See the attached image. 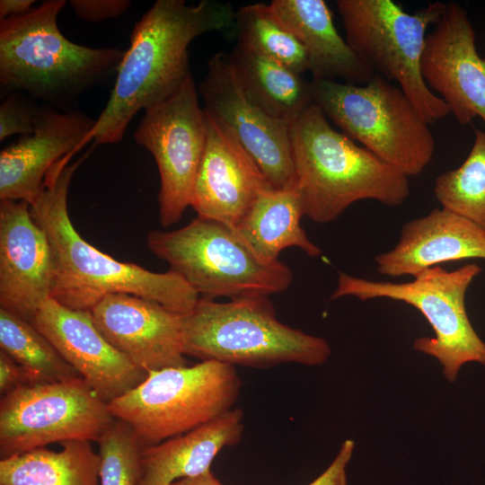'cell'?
Listing matches in <instances>:
<instances>
[{"label":"cell","instance_id":"e575fe53","mask_svg":"<svg viewBox=\"0 0 485 485\" xmlns=\"http://www.w3.org/2000/svg\"><path fill=\"white\" fill-rule=\"evenodd\" d=\"M170 485H223L213 474L211 470L196 476L182 478Z\"/></svg>","mask_w":485,"mask_h":485},{"label":"cell","instance_id":"836d02e7","mask_svg":"<svg viewBox=\"0 0 485 485\" xmlns=\"http://www.w3.org/2000/svg\"><path fill=\"white\" fill-rule=\"evenodd\" d=\"M35 3L34 0H1L0 18L21 16L28 13Z\"/></svg>","mask_w":485,"mask_h":485},{"label":"cell","instance_id":"3957f363","mask_svg":"<svg viewBox=\"0 0 485 485\" xmlns=\"http://www.w3.org/2000/svg\"><path fill=\"white\" fill-rule=\"evenodd\" d=\"M290 143L304 216L313 222H332L359 200L395 207L410 196L408 176L335 130L314 103L290 126Z\"/></svg>","mask_w":485,"mask_h":485},{"label":"cell","instance_id":"4dcf8cb0","mask_svg":"<svg viewBox=\"0 0 485 485\" xmlns=\"http://www.w3.org/2000/svg\"><path fill=\"white\" fill-rule=\"evenodd\" d=\"M68 3L79 19L89 22L118 18L130 5L128 0H71Z\"/></svg>","mask_w":485,"mask_h":485},{"label":"cell","instance_id":"ffe728a7","mask_svg":"<svg viewBox=\"0 0 485 485\" xmlns=\"http://www.w3.org/2000/svg\"><path fill=\"white\" fill-rule=\"evenodd\" d=\"M466 259H485V229L442 207L408 221L396 245L375 261L381 275L415 278L428 269Z\"/></svg>","mask_w":485,"mask_h":485},{"label":"cell","instance_id":"8fae6325","mask_svg":"<svg viewBox=\"0 0 485 485\" xmlns=\"http://www.w3.org/2000/svg\"><path fill=\"white\" fill-rule=\"evenodd\" d=\"M113 419L108 404L82 377L21 386L2 395L0 458L54 442H96Z\"/></svg>","mask_w":485,"mask_h":485},{"label":"cell","instance_id":"83f0119b","mask_svg":"<svg viewBox=\"0 0 485 485\" xmlns=\"http://www.w3.org/2000/svg\"><path fill=\"white\" fill-rule=\"evenodd\" d=\"M434 194L443 208L485 229V132L476 129L464 162L435 180Z\"/></svg>","mask_w":485,"mask_h":485},{"label":"cell","instance_id":"44dd1931","mask_svg":"<svg viewBox=\"0 0 485 485\" xmlns=\"http://www.w3.org/2000/svg\"><path fill=\"white\" fill-rule=\"evenodd\" d=\"M269 4L303 45L313 80L364 85L375 75L340 35L323 0H273Z\"/></svg>","mask_w":485,"mask_h":485},{"label":"cell","instance_id":"7a4b0ae2","mask_svg":"<svg viewBox=\"0 0 485 485\" xmlns=\"http://www.w3.org/2000/svg\"><path fill=\"white\" fill-rule=\"evenodd\" d=\"M89 153L73 163L60 161L48 173L42 192L30 206L52 253L51 298L71 309L91 311L108 295L128 294L155 301L182 315L188 313L200 296L178 273L172 269L154 272L119 261L88 243L73 225L68 190L74 173Z\"/></svg>","mask_w":485,"mask_h":485},{"label":"cell","instance_id":"2e32d148","mask_svg":"<svg viewBox=\"0 0 485 485\" xmlns=\"http://www.w3.org/2000/svg\"><path fill=\"white\" fill-rule=\"evenodd\" d=\"M90 312L104 338L145 372L188 366L182 314L128 294L108 295Z\"/></svg>","mask_w":485,"mask_h":485},{"label":"cell","instance_id":"4316f807","mask_svg":"<svg viewBox=\"0 0 485 485\" xmlns=\"http://www.w3.org/2000/svg\"><path fill=\"white\" fill-rule=\"evenodd\" d=\"M0 348L37 384L81 377L30 321L0 309Z\"/></svg>","mask_w":485,"mask_h":485},{"label":"cell","instance_id":"6da1fadb","mask_svg":"<svg viewBox=\"0 0 485 485\" xmlns=\"http://www.w3.org/2000/svg\"><path fill=\"white\" fill-rule=\"evenodd\" d=\"M235 14L227 2L157 0L135 24L109 101L78 151L93 140L101 145L119 142L140 110L173 95L191 75V41L207 32L234 28Z\"/></svg>","mask_w":485,"mask_h":485},{"label":"cell","instance_id":"1f68e13d","mask_svg":"<svg viewBox=\"0 0 485 485\" xmlns=\"http://www.w3.org/2000/svg\"><path fill=\"white\" fill-rule=\"evenodd\" d=\"M355 449V442L346 439L328 468L309 485H348L346 467Z\"/></svg>","mask_w":485,"mask_h":485},{"label":"cell","instance_id":"5b68a950","mask_svg":"<svg viewBox=\"0 0 485 485\" xmlns=\"http://www.w3.org/2000/svg\"><path fill=\"white\" fill-rule=\"evenodd\" d=\"M182 345L185 356L201 361L257 368L287 363L321 366L331 353L323 338L278 321L269 296L227 303L199 298L182 315Z\"/></svg>","mask_w":485,"mask_h":485},{"label":"cell","instance_id":"52a82bcc","mask_svg":"<svg viewBox=\"0 0 485 485\" xmlns=\"http://www.w3.org/2000/svg\"><path fill=\"white\" fill-rule=\"evenodd\" d=\"M313 101L345 135L406 176L430 163L435 140L429 123L403 91L378 74L364 85L311 80Z\"/></svg>","mask_w":485,"mask_h":485},{"label":"cell","instance_id":"e0dca14e","mask_svg":"<svg viewBox=\"0 0 485 485\" xmlns=\"http://www.w3.org/2000/svg\"><path fill=\"white\" fill-rule=\"evenodd\" d=\"M206 145L190 207L198 216L235 227L258 196L273 188L232 133L204 110Z\"/></svg>","mask_w":485,"mask_h":485},{"label":"cell","instance_id":"f546056e","mask_svg":"<svg viewBox=\"0 0 485 485\" xmlns=\"http://www.w3.org/2000/svg\"><path fill=\"white\" fill-rule=\"evenodd\" d=\"M33 99L21 93H12L0 105V141L14 136H29L35 130L40 107Z\"/></svg>","mask_w":485,"mask_h":485},{"label":"cell","instance_id":"8992f818","mask_svg":"<svg viewBox=\"0 0 485 485\" xmlns=\"http://www.w3.org/2000/svg\"><path fill=\"white\" fill-rule=\"evenodd\" d=\"M146 245L200 298L269 296L286 291L294 278L287 265L258 254L234 226L209 218L197 216L175 230H152Z\"/></svg>","mask_w":485,"mask_h":485},{"label":"cell","instance_id":"f1b7e54d","mask_svg":"<svg viewBox=\"0 0 485 485\" xmlns=\"http://www.w3.org/2000/svg\"><path fill=\"white\" fill-rule=\"evenodd\" d=\"M96 442L100 485H140L144 445L129 425L114 419Z\"/></svg>","mask_w":485,"mask_h":485},{"label":"cell","instance_id":"9c48e42d","mask_svg":"<svg viewBox=\"0 0 485 485\" xmlns=\"http://www.w3.org/2000/svg\"><path fill=\"white\" fill-rule=\"evenodd\" d=\"M346 41L375 73L399 84L429 124L450 113L421 74L427 31L446 3L436 1L409 13L391 0H338Z\"/></svg>","mask_w":485,"mask_h":485},{"label":"cell","instance_id":"4fadbf2b","mask_svg":"<svg viewBox=\"0 0 485 485\" xmlns=\"http://www.w3.org/2000/svg\"><path fill=\"white\" fill-rule=\"evenodd\" d=\"M198 93L204 110L232 133L274 189L296 186L290 127L247 96L230 54L218 52L208 60Z\"/></svg>","mask_w":485,"mask_h":485},{"label":"cell","instance_id":"484cf974","mask_svg":"<svg viewBox=\"0 0 485 485\" xmlns=\"http://www.w3.org/2000/svg\"><path fill=\"white\" fill-rule=\"evenodd\" d=\"M238 42L303 75L309 70L306 52L270 4H249L236 11Z\"/></svg>","mask_w":485,"mask_h":485},{"label":"cell","instance_id":"5bb4252c","mask_svg":"<svg viewBox=\"0 0 485 485\" xmlns=\"http://www.w3.org/2000/svg\"><path fill=\"white\" fill-rule=\"evenodd\" d=\"M421 74L460 124L476 117L485 121V57L477 50L467 11L458 3H446L427 35Z\"/></svg>","mask_w":485,"mask_h":485},{"label":"cell","instance_id":"ba28073f","mask_svg":"<svg viewBox=\"0 0 485 485\" xmlns=\"http://www.w3.org/2000/svg\"><path fill=\"white\" fill-rule=\"evenodd\" d=\"M241 386L235 366L204 360L150 372L108 408L114 419L131 427L145 447L190 432L234 409Z\"/></svg>","mask_w":485,"mask_h":485},{"label":"cell","instance_id":"d6986e66","mask_svg":"<svg viewBox=\"0 0 485 485\" xmlns=\"http://www.w3.org/2000/svg\"><path fill=\"white\" fill-rule=\"evenodd\" d=\"M95 119L75 110L40 106L35 130L0 153V200L26 201L40 195L48 173L72 159Z\"/></svg>","mask_w":485,"mask_h":485},{"label":"cell","instance_id":"d4e9b609","mask_svg":"<svg viewBox=\"0 0 485 485\" xmlns=\"http://www.w3.org/2000/svg\"><path fill=\"white\" fill-rule=\"evenodd\" d=\"M1 459L0 485H99L100 455L90 441L61 443Z\"/></svg>","mask_w":485,"mask_h":485},{"label":"cell","instance_id":"ac0fdd59","mask_svg":"<svg viewBox=\"0 0 485 485\" xmlns=\"http://www.w3.org/2000/svg\"><path fill=\"white\" fill-rule=\"evenodd\" d=\"M30 206L0 203V309L27 321L51 298L54 280L50 246Z\"/></svg>","mask_w":485,"mask_h":485},{"label":"cell","instance_id":"cb8c5ba5","mask_svg":"<svg viewBox=\"0 0 485 485\" xmlns=\"http://www.w3.org/2000/svg\"><path fill=\"white\" fill-rule=\"evenodd\" d=\"M247 96L272 118L291 126L313 101L310 81L237 43L230 54Z\"/></svg>","mask_w":485,"mask_h":485},{"label":"cell","instance_id":"9a60e30c","mask_svg":"<svg viewBox=\"0 0 485 485\" xmlns=\"http://www.w3.org/2000/svg\"><path fill=\"white\" fill-rule=\"evenodd\" d=\"M30 322L107 404L148 375L104 338L90 311L71 309L49 298Z\"/></svg>","mask_w":485,"mask_h":485},{"label":"cell","instance_id":"7c38bea8","mask_svg":"<svg viewBox=\"0 0 485 485\" xmlns=\"http://www.w3.org/2000/svg\"><path fill=\"white\" fill-rule=\"evenodd\" d=\"M204 109L190 75L170 98L146 110L134 137L155 160L160 174L159 219L172 225L190 206L206 145Z\"/></svg>","mask_w":485,"mask_h":485},{"label":"cell","instance_id":"d6a6232c","mask_svg":"<svg viewBox=\"0 0 485 485\" xmlns=\"http://www.w3.org/2000/svg\"><path fill=\"white\" fill-rule=\"evenodd\" d=\"M37 384L30 373L0 350V392L4 395L21 386Z\"/></svg>","mask_w":485,"mask_h":485},{"label":"cell","instance_id":"30bf717a","mask_svg":"<svg viewBox=\"0 0 485 485\" xmlns=\"http://www.w3.org/2000/svg\"><path fill=\"white\" fill-rule=\"evenodd\" d=\"M481 270L477 264L452 271L436 266L405 283L374 281L340 272L331 299L348 295L361 301L387 298L418 309L435 337L418 338L413 348L436 358L447 381L454 383L464 364L476 362L485 367V342L472 327L465 308L467 289Z\"/></svg>","mask_w":485,"mask_h":485},{"label":"cell","instance_id":"7402d4cb","mask_svg":"<svg viewBox=\"0 0 485 485\" xmlns=\"http://www.w3.org/2000/svg\"><path fill=\"white\" fill-rule=\"evenodd\" d=\"M243 427L242 410L234 408L190 432L145 446L140 485H170L209 471L225 447L240 442Z\"/></svg>","mask_w":485,"mask_h":485},{"label":"cell","instance_id":"277c9868","mask_svg":"<svg viewBox=\"0 0 485 485\" xmlns=\"http://www.w3.org/2000/svg\"><path fill=\"white\" fill-rule=\"evenodd\" d=\"M65 0H47L21 16L0 19V85L61 110L116 72L124 52L70 41L59 31Z\"/></svg>","mask_w":485,"mask_h":485},{"label":"cell","instance_id":"603a6c76","mask_svg":"<svg viewBox=\"0 0 485 485\" xmlns=\"http://www.w3.org/2000/svg\"><path fill=\"white\" fill-rule=\"evenodd\" d=\"M303 205L296 186L261 192L234 227L249 245L268 260H278L280 252L297 247L310 257L322 251L300 225Z\"/></svg>","mask_w":485,"mask_h":485}]
</instances>
